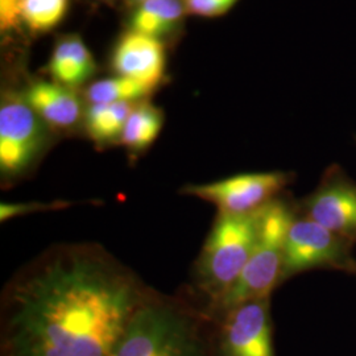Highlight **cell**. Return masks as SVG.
<instances>
[{"label":"cell","instance_id":"cell-1","mask_svg":"<svg viewBox=\"0 0 356 356\" xmlns=\"http://www.w3.org/2000/svg\"><path fill=\"white\" fill-rule=\"evenodd\" d=\"M8 356H108L143 305L132 276L106 254H51L8 293Z\"/></svg>","mask_w":356,"mask_h":356},{"label":"cell","instance_id":"cell-2","mask_svg":"<svg viewBox=\"0 0 356 356\" xmlns=\"http://www.w3.org/2000/svg\"><path fill=\"white\" fill-rule=\"evenodd\" d=\"M293 219L291 209L279 200L261 209L254 251L239 279L219 301L222 307L229 310L248 301L268 300L282 277L285 242Z\"/></svg>","mask_w":356,"mask_h":356},{"label":"cell","instance_id":"cell-3","mask_svg":"<svg viewBox=\"0 0 356 356\" xmlns=\"http://www.w3.org/2000/svg\"><path fill=\"white\" fill-rule=\"evenodd\" d=\"M108 356H202L191 319L176 307L143 304Z\"/></svg>","mask_w":356,"mask_h":356},{"label":"cell","instance_id":"cell-4","mask_svg":"<svg viewBox=\"0 0 356 356\" xmlns=\"http://www.w3.org/2000/svg\"><path fill=\"white\" fill-rule=\"evenodd\" d=\"M260 211L218 216L200 263L204 289L218 301L239 279L251 257L259 235Z\"/></svg>","mask_w":356,"mask_h":356},{"label":"cell","instance_id":"cell-5","mask_svg":"<svg viewBox=\"0 0 356 356\" xmlns=\"http://www.w3.org/2000/svg\"><path fill=\"white\" fill-rule=\"evenodd\" d=\"M47 124L20 95H4L0 104V173L17 177L36 161L47 140Z\"/></svg>","mask_w":356,"mask_h":356},{"label":"cell","instance_id":"cell-6","mask_svg":"<svg viewBox=\"0 0 356 356\" xmlns=\"http://www.w3.org/2000/svg\"><path fill=\"white\" fill-rule=\"evenodd\" d=\"M353 244L307 216L293 219L285 242L282 277L316 268L354 272L356 261L351 254Z\"/></svg>","mask_w":356,"mask_h":356},{"label":"cell","instance_id":"cell-7","mask_svg":"<svg viewBox=\"0 0 356 356\" xmlns=\"http://www.w3.org/2000/svg\"><path fill=\"white\" fill-rule=\"evenodd\" d=\"M282 172L244 173L204 185H191L184 193L216 204L219 214H250L276 200L289 182Z\"/></svg>","mask_w":356,"mask_h":356},{"label":"cell","instance_id":"cell-8","mask_svg":"<svg viewBox=\"0 0 356 356\" xmlns=\"http://www.w3.org/2000/svg\"><path fill=\"white\" fill-rule=\"evenodd\" d=\"M305 206V216L334 234L356 242V184L339 166L326 170Z\"/></svg>","mask_w":356,"mask_h":356},{"label":"cell","instance_id":"cell-9","mask_svg":"<svg viewBox=\"0 0 356 356\" xmlns=\"http://www.w3.org/2000/svg\"><path fill=\"white\" fill-rule=\"evenodd\" d=\"M111 67L115 76L154 90L165 76V47L160 38L128 29L115 44Z\"/></svg>","mask_w":356,"mask_h":356},{"label":"cell","instance_id":"cell-10","mask_svg":"<svg viewBox=\"0 0 356 356\" xmlns=\"http://www.w3.org/2000/svg\"><path fill=\"white\" fill-rule=\"evenodd\" d=\"M229 356H273L268 300H254L229 310L225 325Z\"/></svg>","mask_w":356,"mask_h":356},{"label":"cell","instance_id":"cell-11","mask_svg":"<svg viewBox=\"0 0 356 356\" xmlns=\"http://www.w3.org/2000/svg\"><path fill=\"white\" fill-rule=\"evenodd\" d=\"M22 97L47 126L56 129H72L85 116L76 90L54 81L36 79Z\"/></svg>","mask_w":356,"mask_h":356},{"label":"cell","instance_id":"cell-12","mask_svg":"<svg viewBox=\"0 0 356 356\" xmlns=\"http://www.w3.org/2000/svg\"><path fill=\"white\" fill-rule=\"evenodd\" d=\"M48 73L54 82L76 89L95 76L97 63L82 38L67 35L56 42L48 63Z\"/></svg>","mask_w":356,"mask_h":356},{"label":"cell","instance_id":"cell-13","mask_svg":"<svg viewBox=\"0 0 356 356\" xmlns=\"http://www.w3.org/2000/svg\"><path fill=\"white\" fill-rule=\"evenodd\" d=\"M186 13L184 0H145L134 7L128 24L131 31L161 40L181 26Z\"/></svg>","mask_w":356,"mask_h":356},{"label":"cell","instance_id":"cell-14","mask_svg":"<svg viewBox=\"0 0 356 356\" xmlns=\"http://www.w3.org/2000/svg\"><path fill=\"white\" fill-rule=\"evenodd\" d=\"M163 124L164 114L160 108L151 103H139L128 116L119 141L129 151L141 152L157 139Z\"/></svg>","mask_w":356,"mask_h":356},{"label":"cell","instance_id":"cell-15","mask_svg":"<svg viewBox=\"0 0 356 356\" xmlns=\"http://www.w3.org/2000/svg\"><path fill=\"white\" fill-rule=\"evenodd\" d=\"M134 103L90 104L85 111V126L90 138L98 143L119 139L126 126Z\"/></svg>","mask_w":356,"mask_h":356},{"label":"cell","instance_id":"cell-16","mask_svg":"<svg viewBox=\"0 0 356 356\" xmlns=\"http://www.w3.org/2000/svg\"><path fill=\"white\" fill-rule=\"evenodd\" d=\"M153 90L128 79L114 76L102 78L92 82L85 92L90 104H110V103H135L147 98Z\"/></svg>","mask_w":356,"mask_h":356},{"label":"cell","instance_id":"cell-17","mask_svg":"<svg viewBox=\"0 0 356 356\" xmlns=\"http://www.w3.org/2000/svg\"><path fill=\"white\" fill-rule=\"evenodd\" d=\"M70 0H22V26L42 35L60 26L69 13Z\"/></svg>","mask_w":356,"mask_h":356},{"label":"cell","instance_id":"cell-18","mask_svg":"<svg viewBox=\"0 0 356 356\" xmlns=\"http://www.w3.org/2000/svg\"><path fill=\"white\" fill-rule=\"evenodd\" d=\"M241 0H184L186 13L198 17L214 19L229 13Z\"/></svg>","mask_w":356,"mask_h":356},{"label":"cell","instance_id":"cell-19","mask_svg":"<svg viewBox=\"0 0 356 356\" xmlns=\"http://www.w3.org/2000/svg\"><path fill=\"white\" fill-rule=\"evenodd\" d=\"M22 26V0H0V29L10 32Z\"/></svg>","mask_w":356,"mask_h":356},{"label":"cell","instance_id":"cell-20","mask_svg":"<svg viewBox=\"0 0 356 356\" xmlns=\"http://www.w3.org/2000/svg\"><path fill=\"white\" fill-rule=\"evenodd\" d=\"M65 204L58 202V204H0V219L1 222L13 218V216H19L26 213H32L36 210H51V209H60L64 207Z\"/></svg>","mask_w":356,"mask_h":356},{"label":"cell","instance_id":"cell-21","mask_svg":"<svg viewBox=\"0 0 356 356\" xmlns=\"http://www.w3.org/2000/svg\"><path fill=\"white\" fill-rule=\"evenodd\" d=\"M128 3L132 6V7H135V6H138V4H140L143 1H145V0H127Z\"/></svg>","mask_w":356,"mask_h":356}]
</instances>
